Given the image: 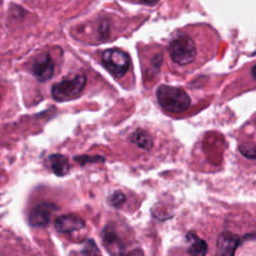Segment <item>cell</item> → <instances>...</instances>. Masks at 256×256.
I'll list each match as a JSON object with an SVG mask.
<instances>
[{"label":"cell","instance_id":"11","mask_svg":"<svg viewBox=\"0 0 256 256\" xmlns=\"http://www.w3.org/2000/svg\"><path fill=\"white\" fill-rule=\"evenodd\" d=\"M102 239L107 250H109L111 253V251L116 249L117 256H119V254L122 252V245L119 242L116 233L112 229L106 227L102 233Z\"/></svg>","mask_w":256,"mask_h":256},{"label":"cell","instance_id":"15","mask_svg":"<svg viewBox=\"0 0 256 256\" xmlns=\"http://www.w3.org/2000/svg\"><path fill=\"white\" fill-rule=\"evenodd\" d=\"M109 201L112 206L119 207L125 202V195L121 191H116L111 195Z\"/></svg>","mask_w":256,"mask_h":256},{"label":"cell","instance_id":"14","mask_svg":"<svg viewBox=\"0 0 256 256\" xmlns=\"http://www.w3.org/2000/svg\"><path fill=\"white\" fill-rule=\"evenodd\" d=\"M75 161H77L80 165H85L87 164L88 162H104L105 161V158L101 157V156H87V155H82V156H78V157H75L74 158Z\"/></svg>","mask_w":256,"mask_h":256},{"label":"cell","instance_id":"8","mask_svg":"<svg viewBox=\"0 0 256 256\" xmlns=\"http://www.w3.org/2000/svg\"><path fill=\"white\" fill-rule=\"evenodd\" d=\"M84 226V219L76 214L60 215L54 222V227L59 233H71L82 229Z\"/></svg>","mask_w":256,"mask_h":256},{"label":"cell","instance_id":"5","mask_svg":"<svg viewBox=\"0 0 256 256\" xmlns=\"http://www.w3.org/2000/svg\"><path fill=\"white\" fill-rule=\"evenodd\" d=\"M57 206L50 202H41L36 204L29 213V223L33 227H45L49 224L53 212Z\"/></svg>","mask_w":256,"mask_h":256},{"label":"cell","instance_id":"18","mask_svg":"<svg viewBox=\"0 0 256 256\" xmlns=\"http://www.w3.org/2000/svg\"><path fill=\"white\" fill-rule=\"evenodd\" d=\"M142 3L144 4H149V5H152V4H155L157 2V0H140Z\"/></svg>","mask_w":256,"mask_h":256},{"label":"cell","instance_id":"7","mask_svg":"<svg viewBox=\"0 0 256 256\" xmlns=\"http://www.w3.org/2000/svg\"><path fill=\"white\" fill-rule=\"evenodd\" d=\"M243 238L230 232H222L217 238V256H235L237 247L241 244Z\"/></svg>","mask_w":256,"mask_h":256},{"label":"cell","instance_id":"12","mask_svg":"<svg viewBox=\"0 0 256 256\" xmlns=\"http://www.w3.org/2000/svg\"><path fill=\"white\" fill-rule=\"evenodd\" d=\"M131 141L135 143L139 148L145 149V150H149L153 146V139L151 135L143 129H137L133 133L131 137Z\"/></svg>","mask_w":256,"mask_h":256},{"label":"cell","instance_id":"4","mask_svg":"<svg viewBox=\"0 0 256 256\" xmlns=\"http://www.w3.org/2000/svg\"><path fill=\"white\" fill-rule=\"evenodd\" d=\"M101 61L103 66L116 78L123 77L130 67L129 55L121 49L111 48L102 53Z\"/></svg>","mask_w":256,"mask_h":256},{"label":"cell","instance_id":"6","mask_svg":"<svg viewBox=\"0 0 256 256\" xmlns=\"http://www.w3.org/2000/svg\"><path fill=\"white\" fill-rule=\"evenodd\" d=\"M31 73L40 82H45L49 80L54 73V63L50 55H38L32 62Z\"/></svg>","mask_w":256,"mask_h":256},{"label":"cell","instance_id":"1","mask_svg":"<svg viewBox=\"0 0 256 256\" xmlns=\"http://www.w3.org/2000/svg\"><path fill=\"white\" fill-rule=\"evenodd\" d=\"M159 105L167 112L182 113L190 106V97L182 89L169 85H160L156 90Z\"/></svg>","mask_w":256,"mask_h":256},{"label":"cell","instance_id":"13","mask_svg":"<svg viewBox=\"0 0 256 256\" xmlns=\"http://www.w3.org/2000/svg\"><path fill=\"white\" fill-rule=\"evenodd\" d=\"M239 151L247 158H256V144L255 143H246L239 146Z\"/></svg>","mask_w":256,"mask_h":256},{"label":"cell","instance_id":"16","mask_svg":"<svg viewBox=\"0 0 256 256\" xmlns=\"http://www.w3.org/2000/svg\"><path fill=\"white\" fill-rule=\"evenodd\" d=\"M119 256H144L142 250L140 249H133L131 251H128V252H121L119 254Z\"/></svg>","mask_w":256,"mask_h":256},{"label":"cell","instance_id":"10","mask_svg":"<svg viewBox=\"0 0 256 256\" xmlns=\"http://www.w3.org/2000/svg\"><path fill=\"white\" fill-rule=\"evenodd\" d=\"M50 169L57 176H64L69 172L70 164L68 158L62 154H52L48 157Z\"/></svg>","mask_w":256,"mask_h":256},{"label":"cell","instance_id":"2","mask_svg":"<svg viewBox=\"0 0 256 256\" xmlns=\"http://www.w3.org/2000/svg\"><path fill=\"white\" fill-rule=\"evenodd\" d=\"M171 60L178 65H187L195 61L197 48L194 40L185 34L174 38L168 46Z\"/></svg>","mask_w":256,"mask_h":256},{"label":"cell","instance_id":"3","mask_svg":"<svg viewBox=\"0 0 256 256\" xmlns=\"http://www.w3.org/2000/svg\"><path fill=\"white\" fill-rule=\"evenodd\" d=\"M85 84L86 77L84 75H76L73 78L64 79L52 86V97L58 102L75 99L81 94Z\"/></svg>","mask_w":256,"mask_h":256},{"label":"cell","instance_id":"17","mask_svg":"<svg viewBox=\"0 0 256 256\" xmlns=\"http://www.w3.org/2000/svg\"><path fill=\"white\" fill-rule=\"evenodd\" d=\"M100 33L103 37H106L108 35V32H109V29H108V24L107 23H102L101 24V27H100Z\"/></svg>","mask_w":256,"mask_h":256},{"label":"cell","instance_id":"9","mask_svg":"<svg viewBox=\"0 0 256 256\" xmlns=\"http://www.w3.org/2000/svg\"><path fill=\"white\" fill-rule=\"evenodd\" d=\"M186 240L189 243L188 246V254L190 256H206L207 254V243L198 237L194 232H189L186 235Z\"/></svg>","mask_w":256,"mask_h":256}]
</instances>
